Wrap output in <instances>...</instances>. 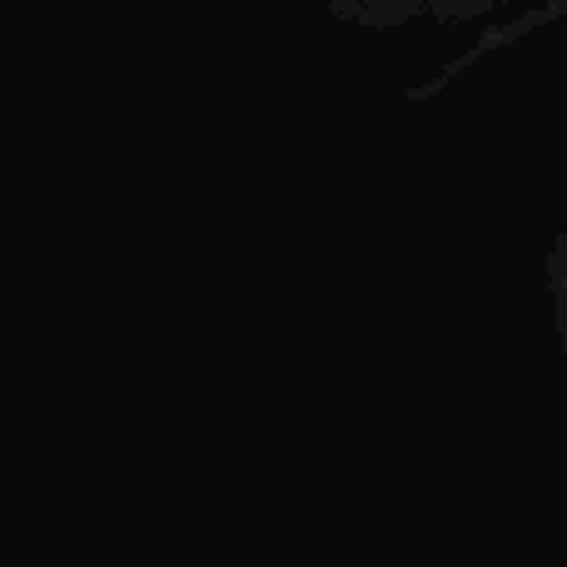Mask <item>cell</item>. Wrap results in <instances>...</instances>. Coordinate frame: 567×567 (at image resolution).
I'll use <instances>...</instances> for the list:
<instances>
[{"label": "cell", "mask_w": 567, "mask_h": 567, "mask_svg": "<svg viewBox=\"0 0 567 567\" xmlns=\"http://www.w3.org/2000/svg\"><path fill=\"white\" fill-rule=\"evenodd\" d=\"M333 25L359 35H413L449 30L473 35L478 50L513 45L567 20V0H313Z\"/></svg>", "instance_id": "1"}, {"label": "cell", "mask_w": 567, "mask_h": 567, "mask_svg": "<svg viewBox=\"0 0 567 567\" xmlns=\"http://www.w3.org/2000/svg\"><path fill=\"white\" fill-rule=\"evenodd\" d=\"M538 279H543V303H548L553 343H558L563 383H567V225H563V229H553V235H548V239H543Z\"/></svg>", "instance_id": "2"}]
</instances>
